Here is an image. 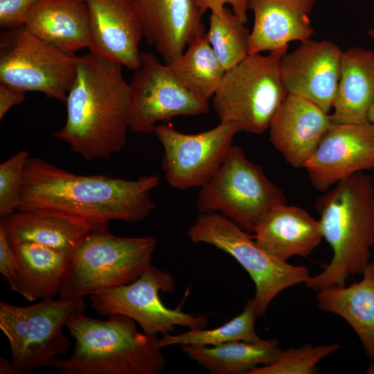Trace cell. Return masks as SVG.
<instances>
[{"label": "cell", "instance_id": "1", "mask_svg": "<svg viewBox=\"0 0 374 374\" xmlns=\"http://www.w3.org/2000/svg\"><path fill=\"white\" fill-rule=\"evenodd\" d=\"M156 174L129 180L107 175H79L39 157H29L17 211L51 213L107 229L112 220L139 222L155 209L150 191Z\"/></svg>", "mask_w": 374, "mask_h": 374}, {"label": "cell", "instance_id": "2", "mask_svg": "<svg viewBox=\"0 0 374 374\" xmlns=\"http://www.w3.org/2000/svg\"><path fill=\"white\" fill-rule=\"evenodd\" d=\"M122 68L90 52L76 56L66 121L53 136L87 161L107 159L126 144L131 91Z\"/></svg>", "mask_w": 374, "mask_h": 374}, {"label": "cell", "instance_id": "3", "mask_svg": "<svg viewBox=\"0 0 374 374\" xmlns=\"http://www.w3.org/2000/svg\"><path fill=\"white\" fill-rule=\"evenodd\" d=\"M323 193L315 206L333 256L322 271L305 283L317 292L345 285L350 276L362 274L374 242V184L368 174L357 172Z\"/></svg>", "mask_w": 374, "mask_h": 374}, {"label": "cell", "instance_id": "4", "mask_svg": "<svg viewBox=\"0 0 374 374\" xmlns=\"http://www.w3.org/2000/svg\"><path fill=\"white\" fill-rule=\"evenodd\" d=\"M100 320L84 312L71 315L64 327L75 340L67 359H54L62 374H159L166 366L157 335L141 333L135 321L121 314Z\"/></svg>", "mask_w": 374, "mask_h": 374}, {"label": "cell", "instance_id": "5", "mask_svg": "<svg viewBox=\"0 0 374 374\" xmlns=\"http://www.w3.org/2000/svg\"><path fill=\"white\" fill-rule=\"evenodd\" d=\"M156 244L152 237L91 230L68 262L60 298H83L134 282L152 265Z\"/></svg>", "mask_w": 374, "mask_h": 374}, {"label": "cell", "instance_id": "6", "mask_svg": "<svg viewBox=\"0 0 374 374\" xmlns=\"http://www.w3.org/2000/svg\"><path fill=\"white\" fill-rule=\"evenodd\" d=\"M286 53L249 54L226 71L212 97L220 122L233 123L240 132L255 134L269 129L288 95L280 73V60Z\"/></svg>", "mask_w": 374, "mask_h": 374}, {"label": "cell", "instance_id": "7", "mask_svg": "<svg viewBox=\"0 0 374 374\" xmlns=\"http://www.w3.org/2000/svg\"><path fill=\"white\" fill-rule=\"evenodd\" d=\"M83 298H48L29 306L0 303V328L11 348L16 374L52 366L58 355L66 354L70 341L63 327L74 313L84 312Z\"/></svg>", "mask_w": 374, "mask_h": 374}, {"label": "cell", "instance_id": "8", "mask_svg": "<svg viewBox=\"0 0 374 374\" xmlns=\"http://www.w3.org/2000/svg\"><path fill=\"white\" fill-rule=\"evenodd\" d=\"M193 243H206L233 257L253 280V298L258 316H265L273 299L282 291L305 283L309 269L281 261L264 251L254 236L219 213H201L188 229Z\"/></svg>", "mask_w": 374, "mask_h": 374}, {"label": "cell", "instance_id": "9", "mask_svg": "<svg viewBox=\"0 0 374 374\" xmlns=\"http://www.w3.org/2000/svg\"><path fill=\"white\" fill-rule=\"evenodd\" d=\"M283 203V191L240 147L233 145L217 172L201 187L196 207L201 213H219L251 233L271 208Z\"/></svg>", "mask_w": 374, "mask_h": 374}, {"label": "cell", "instance_id": "10", "mask_svg": "<svg viewBox=\"0 0 374 374\" xmlns=\"http://www.w3.org/2000/svg\"><path fill=\"white\" fill-rule=\"evenodd\" d=\"M76 56L36 37L24 26L0 34V82L65 102L76 74Z\"/></svg>", "mask_w": 374, "mask_h": 374}, {"label": "cell", "instance_id": "11", "mask_svg": "<svg viewBox=\"0 0 374 374\" xmlns=\"http://www.w3.org/2000/svg\"><path fill=\"white\" fill-rule=\"evenodd\" d=\"M174 289L172 276L151 265L134 282L92 294L89 301L99 315H125L136 321L148 335H168L177 326L203 328L207 323L206 317L170 309L161 302L159 292H172Z\"/></svg>", "mask_w": 374, "mask_h": 374}, {"label": "cell", "instance_id": "12", "mask_svg": "<svg viewBox=\"0 0 374 374\" xmlns=\"http://www.w3.org/2000/svg\"><path fill=\"white\" fill-rule=\"evenodd\" d=\"M129 84V129L134 133L152 134L159 121L204 114L210 109L208 102L183 86L168 65L161 63L150 52L141 53L140 66L134 70Z\"/></svg>", "mask_w": 374, "mask_h": 374}, {"label": "cell", "instance_id": "13", "mask_svg": "<svg viewBox=\"0 0 374 374\" xmlns=\"http://www.w3.org/2000/svg\"><path fill=\"white\" fill-rule=\"evenodd\" d=\"M239 132L231 122L195 134L157 125L154 133L163 148L161 166L168 184L179 190L204 186L223 163Z\"/></svg>", "mask_w": 374, "mask_h": 374}, {"label": "cell", "instance_id": "14", "mask_svg": "<svg viewBox=\"0 0 374 374\" xmlns=\"http://www.w3.org/2000/svg\"><path fill=\"white\" fill-rule=\"evenodd\" d=\"M303 168L321 192L357 172L374 169V126L369 122L332 124Z\"/></svg>", "mask_w": 374, "mask_h": 374}, {"label": "cell", "instance_id": "15", "mask_svg": "<svg viewBox=\"0 0 374 374\" xmlns=\"http://www.w3.org/2000/svg\"><path fill=\"white\" fill-rule=\"evenodd\" d=\"M343 51L329 40L308 39L280 60L281 80L287 94L303 98L326 113L333 107Z\"/></svg>", "mask_w": 374, "mask_h": 374}, {"label": "cell", "instance_id": "16", "mask_svg": "<svg viewBox=\"0 0 374 374\" xmlns=\"http://www.w3.org/2000/svg\"><path fill=\"white\" fill-rule=\"evenodd\" d=\"M89 52L132 70L141 64L143 29L134 0H86Z\"/></svg>", "mask_w": 374, "mask_h": 374}, {"label": "cell", "instance_id": "17", "mask_svg": "<svg viewBox=\"0 0 374 374\" xmlns=\"http://www.w3.org/2000/svg\"><path fill=\"white\" fill-rule=\"evenodd\" d=\"M143 36L169 64L188 44L204 35L203 16L196 0H134Z\"/></svg>", "mask_w": 374, "mask_h": 374}, {"label": "cell", "instance_id": "18", "mask_svg": "<svg viewBox=\"0 0 374 374\" xmlns=\"http://www.w3.org/2000/svg\"><path fill=\"white\" fill-rule=\"evenodd\" d=\"M332 125L328 113L288 94L270 123L269 141L291 166L303 168Z\"/></svg>", "mask_w": 374, "mask_h": 374}, {"label": "cell", "instance_id": "19", "mask_svg": "<svg viewBox=\"0 0 374 374\" xmlns=\"http://www.w3.org/2000/svg\"><path fill=\"white\" fill-rule=\"evenodd\" d=\"M315 0H249L254 21L249 54L287 52L289 43L310 39L314 28L310 17Z\"/></svg>", "mask_w": 374, "mask_h": 374}, {"label": "cell", "instance_id": "20", "mask_svg": "<svg viewBox=\"0 0 374 374\" xmlns=\"http://www.w3.org/2000/svg\"><path fill=\"white\" fill-rule=\"evenodd\" d=\"M253 233L260 248L283 262L295 256L306 257L323 238L319 220L305 209L286 203L271 208Z\"/></svg>", "mask_w": 374, "mask_h": 374}, {"label": "cell", "instance_id": "21", "mask_svg": "<svg viewBox=\"0 0 374 374\" xmlns=\"http://www.w3.org/2000/svg\"><path fill=\"white\" fill-rule=\"evenodd\" d=\"M24 26L71 56L89 46V12L86 0H37Z\"/></svg>", "mask_w": 374, "mask_h": 374}, {"label": "cell", "instance_id": "22", "mask_svg": "<svg viewBox=\"0 0 374 374\" xmlns=\"http://www.w3.org/2000/svg\"><path fill=\"white\" fill-rule=\"evenodd\" d=\"M374 100V51L350 47L343 51L338 89L330 115L332 124L368 123Z\"/></svg>", "mask_w": 374, "mask_h": 374}, {"label": "cell", "instance_id": "23", "mask_svg": "<svg viewBox=\"0 0 374 374\" xmlns=\"http://www.w3.org/2000/svg\"><path fill=\"white\" fill-rule=\"evenodd\" d=\"M0 226L10 243H37L69 259L92 230L88 225L65 217L27 211H16L1 219Z\"/></svg>", "mask_w": 374, "mask_h": 374}, {"label": "cell", "instance_id": "24", "mask_svg": "<svg viewBox=\"0 0 374 374\" xmlns=\"http://www.w3.org/2000/svg\"><path fill=\"white\" fill-rule=\"evenodd\" d=\"M362 279L350 285L332 286L318 292L317 305L343 318L353 329L371 360H374V262Z\"/></svg>", "mask_w": 374, "mask_h": 374}, {"label": "cell", "instance_id": "25", "mask_svg": "<svg viewBox=\"0 0 374 374\" xmlns=\"http://www.w3.org/2000/svg\"><path fill=\"white\" fill-rule=\"evenodd\" d=\"M10 244L17 263L15 275L9 283L11 289L30 302L59 294L69 258L37 243Z\"/></svg>", "mask_w": 374, "mask_h": 374}, {"label": "cell", "instance_id": "26", "mask_svg": "<svg viewBox=\"0 0 374 374\" xmlns=\"http://www.w3.org/2000/svg\"><path fill=\"white\" fill-rule=\"evenodd\" d=\"M184 352L212 374H248L252 369L270 364L283 350L278 339L257 342L234 341L217 346L183 347Z\"/></svg>", "mask_w": 374, "mask_h": 374}, {"label": "cell", "instance_id": "27", "mask_svg": "<svg viewBox=\"0 0 374 374\" xmlns=\"http://www.w3.org/2000/svg\"><path fill=\"white\" fill-rule=\"evenodd\" d=\"M168 65L183 86L207 102L213 96L226 72L206 33L191 42L185 51Z\"/></svg>", "mask_w": 374, "mask_h": 374}, {"label": "cell", "instance_id": "28", "mask_svg": "<svg viewBox=\"0 0 374 374\" xmlns=\"http://www.w3.org/2000/svg\"><path fill=\"white\" fill-rule=\"evenodd\" d=\"M258 317L253 299H249L242 313L224 325L209 330L190 329L176 335H165L159 339V344L163 348L172 345L212 346L234 341H260L262 339L255 330V321Z\"/></svg>", "mask_w": 374, "mask_h": 374}, {"label": "cell", "instance_id": "29", "mask_svg": "<svg viewBox=\"0 0 374 374\" xmlns=\"http://www.w3.org/2000/svg\"><path fill=\"white\" fill-rule=\"evenodd\" d=\"M250 32L233 10L225 7L220 13L211 12L207 39L225 71L235 66L248 55Z\"/></svg>", "mask_w": 374, "mask_h": 374}, {"label": "cell", "instance_id": "30", "mask_svg": "<svg viewBox=\"0 0 374 374\" xmlns=\"http://www.w3.org/2000/svg\"><path fill=\"white\" fill-rule=\"evenodd\" d=\"M338 344L312 346L283 350L278 359L270 364L259 366L248 374H312L323 359L338 350Z\"/></svg>", "mask_w": 374, "mask_h": 374}, {"label": "cell", "instance_id": "31", "mask_svg": "<svg viewBox=\"0 0 374 374\" xmlns=\"http://www.w3.org/2000/svg\"><path fill=\"white\" fill-rule=\"evenodd\" d=\"M29 157L27 151L20 150L0 164L1 219L17 209L24 184L25 167Z\"/></svg>", "mask_w": 374, "mask_h": 374}, {"label": "cell", "instance_id": "32", "mask_svg": "<svg viewBox=\"0 0 374 374\" xmlns=\"http://www.w3.org/2000/svg\"><path fill=\"white\" fill-rule=\"evenodd\" d=\"M37 0H0V27L3 30L25 25Z\"/></svg>", "mask_w": 374, "mask_h": 374}, {"label": "cell", "instance_id": "33", "mask_svg": "<svg viewBox=\"0 0 374 374\" xmlns=\"http://www.w3.org/2000/svg\"><path fill=\"white\" fill-rule=\"evenodd\" d=\"M200 12L203 15L208 10L211 12L220 13L226 4H229L234 14L246 24L247 21V11L249 0H196Z\"/></svg>", "mask_w": 374, "mask_h": 374}, {"label": "cell", "instance_id": "34", "mask_svg": "<svg viewBox=\"0 0 374 374\" xmlns=\"http://www.w3.org/2000/svg\"><path fill=\"white\" fill-rule=\"evenodd\" d=\"M17 258L6 232L0 226V273L10 283L15 275Z\"/></svg>", "mask_w": 374, "mask_h": 374}, {"label": "cell", "instance_id": "35", "mask_svg": "<svg viewBox=\"0 0 374 374\" xmlns=\"http://www.w3.org/2000/svg\"><path fill=\"white\" fill-rule=\"evenodd\" d=\"M25 91L9 85L0 84V120L13 106L20 104L25 99Z\"/></svg>", "mask_w": 374, "mask_h": 374}, {"label": "cell", "instance_id": "36", "mask_svg": "<svg viewBox=\"0 0 374 374\" xmlns=\"http://www.w3.org/2000/svg\"><path fill=\"white\" fill-rule=\"evenodd\" d=\"M0 362L1 374H16L12 362H10L8 359L1 357Z\"/></svg>", "mask_w": 374, "mask_h": 374}, {"label": "cell", "instance_id": "37", "mask_svg": "<svg viewBox=\"0 0 374 374\" xmlns=\"http://www.w3.org/2000/svg\"><path fill=\"white\" fill-rule=\"evenodd\" d=\"M368 121L374 126V100L368 109Z\"/></svg>", "mask_w": 374, "mask_h": 374}, {"label": "cell", "instance_id": "38", "mask_svg": "<svg viewBox=\"0 0 374 374\" xmlns=\"http://www.w3.org/2000/svg\"><path fill=\"white\" fill-rule=\"evenodd\" d=\"M367 374H374V360L371 361V364L366 369Z\"/></svg>", "mask_w": 374, "mask_h": 374}, {"label": "cell", "instance_id": "39", "mask_svg": "<svg viewBox=\"0 0 374 374\" xmlns=\"http://www.w3.org/2000/svg\"><path fill=\"white\" fill-rule=\"evenodd\" d=\"M367 34L370 37L374 39V28L368 29L367 30Z\"/></svg>", "mask_w": 374, "mask_h": 374}, {"label": "cell", "instance_id": "40", "mask_svg": "<svg viewBox=\"0 0 374 374\" xmlns=\"http://www.w3.org/2000/svg\"><path fill=\"white\" fill-rule=\"evenodd\" d=\"M373 248H374V242H373Z\"/></svg>", "mask_w": 374, "mask_h": 374}]
</instances>
